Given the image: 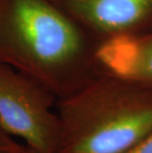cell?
Instances as JSON below:
<instances>
[{"label":"cell","mask_w":152,"mask_h":153,"mask_svg":"<svg viewBox=\"0 0 152 153\" xmlns=\"http://www.w3.org/2000/svg\"><path fill=\"white\" fill-rule=\"evenodd\" d=\"M99 48L53 0H0V63L33 78L57 100L106 72Z\"/></svg>","instance_id":"cell-1"},{"label":"cell","mask_w":152,"mask_h":153,"mask_svg":"<svg viewBox=\"0 0 152 153\" xmlns=\"http://www.w3.org/2000/svg\"><path fill=\"white\" fill-rule=\"evenodd\" d=\"M56 112L57 153H122L152 135V86L106 71Z\"/></svg>","instance_id":"cell-2"},{"label":"cell","mask_w":152,"mask_h":153,"mask_svg":"<svg viewBox=\"0 0 152 153\" xmlns=\"http://www.w3.org/2000/svg\"><path fill=\"white\" fill-rule=\"evenodd\" d=\"M56 97L10 65L0 63V125L40 153H57L60 122Z\"/></svg>","instance_id":"cell-3"},{"label":"cell","mask_w":152,"mask_h":153,"mask_svg":"<svg viewBox=\"0 0 152 153\" xmlns=\"http://www.w3.org/2000/svg\"><path fill=\"white\" fill-rule=\"evenodd\" d=\"M101 47L152 31V0H53Z\"/></svg>","instance_id":"cell-4"},{"label":"cell","mask_w":152,"mask_h":153,"mask_svg":"<svg viewBox=\"0 0 152 153\" xmlns=\"http://www.w3.org/2000/svg\"><path fill=\"white\" fill-rule=\"evenodd\" d=\"M98 56L109 72L152 86V31L108 42Z\"/></svg>","instance_id":"cell-5"},{"label":"cell","mask_w":152,"mask_h":153,"mask_svg":"<svg viewBox=\"0 0 152 153\" xmlns=\"http://www.w3.org/2000/svg\"><path fill=\"white\" fill-rule=\"evenodd\" d=\"M25 147L23 142L16 140L0 125V153H20Z\"/></svg>","instance_id":"cell-6"},{"label":"cell","mask_w":152,"mask_h":153,"mask_svg":"<svg viewBox=\"0 0 152 153\" xmlns=\"http://www.w3.org/2000/svg\"><path fill=\"white\" fill-rule=\"evenodd\" d=\"M122 153H152V135Z\"/></svg>","instance_id":"cell-7"},{"label":"cell","mask_w":152,"mask_h":153,"mask_svg":"<svg viewBox=\"0 0 152 153\" xmlns=\"http://www.w3.org/2000/svg\"><path fill=\"white\" fill-rule=\"evenodd\" d=\"M20 153H40V152L36 151V150H34V149H32V148H30V147H28V146L26 145L25 149H24L23 151H21Z\"/></svg>","instance_id":"cell-8"}]
</instances>
